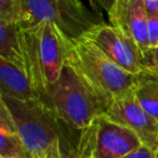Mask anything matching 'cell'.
<instances>
[{"instance_id":"cell-1","label":"cell","mask_w":158,"mask_h":158,"mask_svg":"<svg viewBox=\"0 0 158 158\" xmlns=\"http://www.w3.org/2000/svg\"><path fill=\"white\" fill-rule=\"evenodd\" d=\"M39 99L54 113L61 123L82 130L104 115L112 103L69 61L64 65L57 81Z\"/></svg>"},{"instance_id":"cell-2","label":"cell","mask_w":158,"mask_h":158,"mask_svg":"<svg viewBox=\"0 0 158 158\" xmlns=\"http://www.w3.org/2000/svg\"><path fill=\"white\" fill-rule=\"evenodd\" d=\"M22 35L27 74L40 97L57 81L69 59L73 40L49 22L22 28Z\"/></svg>"},{"instance_id":"cell-3","label":"cell","mask_w":158,"mask_h":158,"mask_svg":"<svg viewBox=\"0 0 158 158\" xmlns=\"http://www.w3.org/2000/svg\"><path fill=\"white\" fill-rule=\"evenodd\" d=\"M69 61L110 101L133 92L138 75L120 67L84 36L73 40Z\"/></svg>"},{"instance_id":"cell-4","label":"cell","mask_w":158,"mask_h":158,"mask_svg":"<svg viewBox=\"0 0 158 158\" xmlns=\"http://www.w3.org/2000/svg\"><path fill=\"white\" fill-rule=\"evenodd\" d=\"M0 101L9 110L23 143L34 158H42L47 149L62 136L54 113L39 99L19 100L1 94Z\"/></svg>"},{"instance_id":"cell-5","label":"cell","mask_w":158,"mask_h":158,"mask_svg":"<svg viewBox=\"0 0 158 158\" xmlns=\"http://www.w3.org/2000/svg\"><path fill=\"white\" fill-rule=\"evenodd\" d=\"M22 28H29L42 22L55 24L72 40L80 38L100 22L81 0H19Z\"/></svg>"},{"instance_id":"cell-6","label":"cell","mask_w":158,"mask_h":158,"mask_svg":"<svg viewBox=\"0 0 158 158\" xmlns=\"http://www.w3.org/2000/svg\"><path fill=\"white\" fill-rule=\"evenodd\" d=\"M82 36L131 74L138 75L147 69H156L153 49L148 53H144L131 38L114 25L100 22Z\"/></svg>"},{"instance_id":"cell-7","label":"cell","mask_w":158,"mask_h":158,"mask_svg":"<svg viewBox=\"0 0 158 158\" xmlns=\"http://www.w3.org/2000/svg\"><path fill=\"white\" fill-rule=\"evenodd\" d=\"M141 146L143 143L136 133L105 114L94 121L92 158H121Z\"/></svg>"},{"instance_id":"cell-8","label":"cell","mask_w":158,"mask_h":158,"mask_svg":"<svg viewBox=\"0 0 158 158\" xmlns=\"http://www.w3.org/2000/svg\"><path fill=\"white\" fill-rule=\"evenodd\" d=\"M105 115L131 129L141 139L143 145L153 151L158 149V120L141 107L133 92L112 101Z\"/></svg>"},{"instance_id":"cell-9","label":"cell","mask_w":158,"mask_h":158,"mask_svg":"<svg viewBox=\"0 0 158 158\" xmlns=\"http://www.w3.org/2000/svg\"><path fill=\"white\" fill-rule=\"evenodd\" d=\"M110 24L131 38L144 53L152 50L147 31V12L143 0H116L107 13Z\"/></svg>"},{"instance_id":"cell-10","label":"cell","mask_w":158,"mask_h":158,"mask_svg":"<svg viewBox=\"0 0 158 158\" xmlns=\"http://www.w3.org/2000/svg\"><path fill=\"white\" fill-rule=\"evenodd\" d=\"M0 88L1 94L19 100L39 98L26 70L0 57Z\"/></svg>"},{"instance_id":"cell-11","label":"cell","mask_w":158,"mask_h":158,"mask_svg":"<svg viewBox=\"0 0 158 158\" xmlns=\"http://www.w3.org/2000/svg\"><path fill=\"white\" fill-rule=\"evenodd\" d=\"M0 158H34L21 139L6 104L0 101Z\"/></svg>"},{"instance_id":"cell-12","label":"cell","mask_w":158,"mask_h":158,"mask_svg":"<svg viewBox=\"0 0 158 158\" xmlns=\"http://www.w3.org/2000/svg\"><path fill=\"white\" fill-rule=\"evenodd\" d=\"M0 57L26 70L22 27L16 22H0Z\"/></svg>"},{"instance_id":"cell-13","label":"cell","mask_w":158,"mask_h":158,"mask_svg":"<svg viewBox=\"0 0 158 158\" xmlns=\"http://www.w3.org/2000/svg\"><path fill=\"white\" fill-rule=\"evenodd\" d=\"M133 97L141 107L158 120V72L147 69L138 74Z\"/></svg>"},{"instance_id":"cell-14","label":"cell","mask_w":158,"mask_h":158,"mask_svg":"<svg viewBox=\"0 0 158 158\" xmlns=\"http://www.w3.org/2000/svg\"><path fill=\"white\" fill-rule=\"evenodd\" d=\"M19 0H0V22H19Z\"/></svg>"},{"instance_id":"cell-15","label":"cell","mask_w":158,"mask_h":158,"mask_svg":"<svg viewBox=\"0 0 158 158\" xmlns=\"http://www.w3.org/2000/svg\"><path fill=\"white\" fill-rule=\"evenodd\" d=\"M116 0H88L89 6L91 8V11L102 20V12H106V14L110 12V8L113 7L114 2ZM103 21V20H102Z\"/></svg>"},{"instance_id":"cell-16","label":"cell","mask_w":158,"mask_h":158,"mask_svg":"<svg viewBox=\"0 0 158 158\" xmlns=\"http://www.w3.org/2000/svg\"><path fill=\"white\" fill-rule=\"evenodd\" d=\"M149 46L152 49L158 46V16H151L147 20Z\"/></svg>"},{"instance_id":"cell-17","label":"cell","mask_w":158,"mask_h":158,"mask_svg":"<svg viewBox=\"0 0 158 158\" xmlns=\"http://www.w3.org/2000/svg\"><path fill=\"white\" fill-rule=\"evenodd\" d=\"M154 153H155V151L143 145V146H141L136 151L132 152V153L128 154V155L123 156L121 158H153Z\"/></svg>"},{"instance_id":"cell-18","label":"cell","mask_w":158,"mask_h":158,"mask_svg":"<svg viewBox=\"0 0 158 158\" xmlns=\"http://www.w3.org/2000/svg\"><path fill=\"white\" fill-rule=\"evenodd\" d=\"M153 54H154V61H155L156 69L158 72V46L153 49Z\"/></svg>"},{"instance_id":"cell-19","label":"cell","mask_w":158,"mask_h":158,"mask_svg":"<svg viewBox=\"0 0 158 158\" xmlns=\"http://www.w3.org/2000/svg\"><path fill=\"white\" fill-rule=\"evenodd\" d=\"M153 158H158V149H156L155 153H154V157Z\"/></svg>"}]
</instances>
